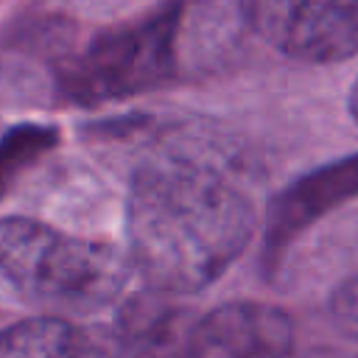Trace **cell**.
<instances>
[{
    "label": "cell",
    "instance_id": "52a82bcc",
    "mask_svg": "<svg viewBox=\"0 0 358 358\" xmlns=\"http://www.w3.org/2000/svg\"><path fill=\"white\" fill-rule=\"evenodd\" d=\"M0 358H131L115 330L34 316L0 330Z\"/></svg>",
    "mask_w": 358,
    "mask_h": 358
},
{
    "label": "cell",
    "instance_id": "8fae6325",
    "mask_svg": "<svg viewBox=\"0 0 358 358\" xmlns=\"http://www.w3.org/2000/svg\"><path fill=\"white\" fill-rule=\"evenodd\" d=\"M288 358H358V355H350V352H341V350H330V347H310V350H302V352H291Z\"/></svg>",
    "mask_w": 358,
    "mask_h": 358
},
{
    "label": "cell",
    "instance_id": "6da1fadb",
    "mask_svg": "<svg viewBox=\"0 0 358 358\" xmlns=\"http://www.w3.org/2000/svg\"><path fill=\"white\" fill-rule=\"evenodd\" d=\"M255 229L249 196L207 162L162 157L134 171L126 201L129 263L148 291H204L246 252Z\"/></svg>",
    "mask_w": 358,
    "mask_h": 358
},
{
    "label": "cell",
    "instance_id": "5b68a950",
    "mask_svg": "<svg viewBox=\"0 0 358 358\" xmlns=\"http://www.w3.org/2000/svg\"><path fill=\"white\" fill-rule=\"evenodd\" d=\"M294 319L266 302H224L199 316L185 358H288Z\"/></svg>",
    "mask_w": 358,
    "mask_h": 358
},
{
    "label": "cell",
    "instance_id": "7a4b0ae2",
    "mask_svg": "<svg viewBox=\"0 0 358 358\" xmlns=\"http://www.w3.org/2000/svg\"><path fill=\"white\" fill-rule=\"evenodd\" d=\"M0 274L34 305L56 313H95L120 299L131 263L112 243L6 215L0 218Z\"/></svg>",
    "mask_w": 358,
    "mask_h": 358
},
{
    "label": "cell",
    "instance_id": "30bf717a",
    "mask_svg": "<svg viewBox=\"0 0 358 358\" xmlns=\"http://www.w3.org/2000/svg\"><path fill=\"white\" fill-rule=\"evenodd\" d=\"M330 313L338 324V330L358 344V274L347 277L330 299Z\"/></svg>",
    "mask_w": 358,
    "mask_h": 358
},
{
    "label": "cell",
    "instance_id": "3957f363",
    "mask_svg": "<svg viewBox=\"0 0 358 358\" xmlns=\"http://www.w3.org/2000/svg\"><path fill=\"white\" fill-rule=\"evenodd\" d=\"M182 17L185 0H171L67 50L53 67L59 92L73 103L98 106L168 84L179 67Z\"/></svg>",
    "mask_w": 358,
    "mask_h": 358
},
{
    "label": "cell",
    "instance_id": "8992f818",
    "mask_svg": "<svg viewBox=\"0 0 358 358\" xmlns=\"http://www.w3.org/2000/svg\"><path fill=\"white\" fill-rule=\"evenodd\" d=\"M352 196H358V154L336 159L288 185L268 207L266 263H280L282 252L302 229Z\"/></svg>",
    "mask_w": 358,
    "mask_h": 358
},
{
    "label": "cell",
    "instance_id": "7c38bea8",
    "mask_svg": "<svg viewBox=\"0 0 358 358\" xmlns=\"http://www.w3.org/2000/svg\"><path fill=\"white\" fill-rule=\"evenodd\" d=\"M350 112H352V117H355V123H358V76H355L352 90H350Z\"/></svg>",
    "mask_w": 358,
    "mask_h": 358
},
{
    "label": "cell",
    "instance_id": "9c48e42d",
    "mask_svg": "<svg viewBox=\"0 0 358 358\" xmlns=\"http://www.w3.org/2000/svg\"><path fill=\"white\" fill-rule=\"evenodd\" d=\"M59 143V131L50 126L22 123L0 137V196L14 185V179L45 157Z\"/></svg>",
    "mask_w": 358,
    "mask_h": 358
},
{
    "label": "cell",
    "instance_id": "ba28073f",
    "mask_svg": "<svg viewBox=\"0 0 358 358\" xmlns=\"http://www.w3.org/2000/svg\"><path fill=\"white\" fill-rule=\"evenodd\" d=\"M196 313L173 296L148 291L129 296L117 310L115 336L131 358H185Z\"/></svg>",
    "mask_w": 358,
    "mask_h": 358
},
{
    "label": "cell",
    "instance_id": "277c9868",
    "mask_svg": "<svg viewBox=\"0 0 358 358\" xmlns=\"http://www.w3.org/2000/svg\"><path fill=\"white\" fill-rule=\"evenodd\" d=\"M241 14L294 62L336 64L358 56V0H241Z\"/></svg>",
    "mask_w": 358,
    "mask_h": 358
}]
</instances>
